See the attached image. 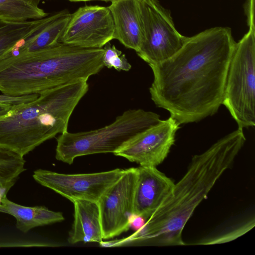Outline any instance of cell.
Returning <instances> with one entry per match:
<instances>
[{"mask_svg":"<svg viewBox=\"0 0 255 255\" xmlns=\"http://www.w3.org/2000/svg\"><path fill=\"white\" fill-rule=\"evenodd\" d=\"M231 29L214 27L187 37L169 59L149 65L155 105L180 125L198 122L222 105L228 69L236 44Z\"/></svg>","mask_w":255,"mask_h":255,"instance_id":"6da1fadb","label":"cell"},{"mask_svg":"<svg viewBox=\"0 0 255 255\" xmlns=\"http://www.w3.org/2000/svg\"><path fill=\"white\" fill-rule=\"evenodd\" d=\"M245 141L243 128H238L204 152L193 156L171 194L140 229L117 240L118 246L185 245L182 234L186 223L223 174L231 167Z\"/></svg>","mask_w":255,"mask_h":255,"instance_id":"7a4b0ae2","label":"cell"},{"mask_svg":"<svg viewBox=\"0 0 255 255\" xmlns=\"http://www.w3.org/2000/svg\"><path fill=\"white\" fill-rule=\"evenodd\" d=\"M103 48H87L58 42L0 62V92L19 96L81 80L87 81L104 67Z\"/></svg>","mask_w":255,"mask_h":255,"instance_id":"3957f363","label":"cell"},{"mask_svg":"<svg viewBox=\"0 0 255 255\" xmlns=\"http://www.w3.org/2000/svg\"><path fill=\"white\" fill-rule=\"evenodd\" d=\"M89 90L81 80L45 90L35 100L14 106L0 118V148L22 157L67 131L75 108Z\"/></svg>","mask_w":255,"mask_h":255,"instance_id":"277c9868","label":"cell"},{"mask_svg":"<svg viewBox=\"0 0 255 255\" xmlns=\"http://www.w3.org/2000/svg\"><path fill=\"white\" fill-rule=\"evenodd\" d=\"M161 120L152 112L129 109L118 116L111 124L86 131L61 133L57 138L55 157L72 164L79 156L98 153H114L138 133Z\"/></svg>","mask_w":255,"mask_h":255,"instance_id":"5b68a950","label":"cell"},{"mask_svg":"<svg viewBox=\"0 0 255 255\" xmlns=\"http://www.w3.org/2000/svg\"><path fill=\"white\" fill-rule=\"evenodd\" d=\"M246 13L249 30L236 42L222 102L242 128L255 126V10Z\"/></svg>","mask_w":255,"mask_h":255,"instance_id":"8992f818","label":"cell"},{"mask_svg":"<svg viewBox=\"0 0 255 255\" xmlns=\"http://www.w3.org/2000/svg\"><path fill=\"white\" fill-rule=\"evenodd\" d=\"M143 38L137 55L149 65L161 63L182 47L187 36L176 29L170 12L158 0H140Z\"/></svg>","mask_w":255,"mask_h":255,"instance_id":"52a82bcc","label":"cell"},{"mask_svg":"<svg viewBox=\"0 0 255 255\" xmlns=\"http://www.w3.org/2000/svg\"><path fill=\"white\" fill-rule=\"evenodd\" d=\"M125 169L91 173L63 174L37 169L33 174L34 180L72 202L77 200L98 202L103 193L123 174Z\"/></svg>","mask_w":255,"mask_h":255,"instance_id":"ba28073f","label":"cell"},{"mask_svg":"<svg viewBox=\"0 0 255 255\" xmlns=\"http://www.w3.org/2000/svg\"><path fill=\"white\" fill-rule=\"evenodd\" d=\"M136 176V168L125 169L98 201L103 239H112L130 228Z\"/></svg>","mask_w":255,"mask_h":255,"instance_id":"9c48e42d","label":"cell"},{"mask_svg":"<svg viewBox=\"0 0 255 255\" xmlns=\"http://www.w3.org/2000/svg\"><path fill=\"white\" fill-rule=\"evenodd\" d=\"M180 126L170 117L160 120L132 137L114 154L140 166L156 167L167 157Z\"/></svg>","mask_w":255,"mask_h":255,"instance_id":"30bf717a","label":"cell"},{"mask_svg":"<svg viewBox=\"0 0 255 255\" xmlns=\"http://www.w3.org/2000/svg\"><path fill=\"white\" fill-rule=\"evenodd\" d=\"M114 25L108 7L87 5L71 13L59 42L87 48H101L114 39Z\"/></svg>","mask_w":255,"mask_h":255,"instance_id":"8fae6325","label":"cell"},{"mask_svg":"<svg viewBox=\"0 0 255 255\" xmlns=\"http://www.w3.org/2000/svg\"><path fill=\"white\" fill-rule=\"evenodd\" d=\"M136 169L133 214L146 221L171 194L175 183L156 167Z\"/></svg>","mask_w":255,"mask_h":255,"instance_id":"7c38bea8","label":"cell"},{"mask_svg":"<svg viewBox=\"0 0 255 255\" xmlns=\"http://www.w3.org/2000/svg\"><path fill=\"white\" fill-rule=\"evenodd\" d=\"M140 1L114 0L108 6L114 22V39L136 52L139 49L143 38Z\"/></svg>","mask_w":255,"mask_h":255,"instance_id":"4fadbf2b","label":"cell"},{"mask_svg":"<svg viewBox=\"0 0 255 255\" xmlns=\"http://www.w3.org/2000/svg\"><path fill=\"white\" fill-rule=\"evenodd\" d=\"M73 203L74 222L69 233L68 242L72 244L101 242L103 232L98 202L77 200Z\"/></svg>","mask_w":255,"mask_h":255,"instance_id":"5bb4252c","label":"cell"},{"mask_svg":"<svg viewBox=\"0 0 255 255\" xmlns=\"http://www.w3.org/2000/svg\"><path fill=\"white\" fill-rule=\"evenodd\" d=\"M0 212L9 214L16 220V227L23 233L32 229L64 220L62 213L44 206L27 207L11 201L4 196L0 203Z\"/></svg>","mask_w":255,"mask_h":255,"instance_id":"9a60e30c","label":"cell"},{"mask_svg":"<svg viewBox=\"0 0 255 255\" xmlns=\"http://www.w3.org/2000/svg\"><path fill=\"white\" fill-rule=\"evenodd\" d=\"M71 13L67 9L59 11L56 16L21 41L7 55L34 52L59 42L69 21Z\"/></svg>","mask_w":255,"mask_h":255,"instance_id":"2e32d148","label":"cell"},{"mask_svg":"<svg viewBox=\"0 0 255 255\" xmlns=\"http://www.w3.org/2000/svg\"><path fill=\"white\" fill-rule=\"evenodd\" d=\"M56 16V13L42 19L23 22L0 19V62L21 41Z\"/></svg>","mask_w":255,"mask_h":255,"instance_id":"e0dca14e","label":"cell"},{"mask_svg":"<svg viewBox=\"0 0 255 255\" xmlns=\"http://www.w3.org/2000/svg\"><path fill=\"white\" fill-rule=\"evenodd\" d=\"M40 0H0V19L23 22L40 19L48 15L38 6Z\"/></svg>","mask_w":255,"mask_h":255,"instance_id":"ac0fdd59","label":"cell"},{"mask_svg":"<svg viewBox=\"0 0 255 255\" xmlns=\"http://www.w3.org/2000/svg\"><path fill=\"white\" fill-rule=\"evenodd\" d=\"M25 163L23 157L0 148V203L26 170Z\"/></svg>","mask_w":255,"mask_h":255,"instance_id":"d6986e66","label":"cell"},{"mask_svg":"<svg viewBox=\"0 0 255 255\" xmlns=\"http://www.w3.org/2000/svg\"><path fill=\"white\" fill-rule=\"evenodd\" d=\"M104 53L103 56V62L104 66L108 68H114L120 71H128L131 68L126 55L118 49L115 45H111L110 42L107 43L103 48Z\"/></svg>","mask_w":255,"mask_h":255,"instance_id":"ffe728a7","label":"cell"},{"mask_svg":"<svg viewBox=\"0 0 255 255\" xmlns=\"http://www.w3.org/2000/svg\"><path fill=\"white\" fill-rule=\"evenodd\" d=\"M255 226V219L250 220L232 229L229 232L224 233L220 236H215L208 239L202 240L194 245H213L226 243L232 241L244 235Z\"/></svg>","mask_w":255,"mask_h":255,"instance_id":"44dd1931","label":"cell"},{"mask_svg":"<svg viewBox=\"0 0 255 255\" xmlns=\"http://www.w3.org/2000/svg\"><path fill=\"white\" fill-rule=\"evenodd\" d=\"M39 94H32L19 96H12L3 94H0V104L16 106L32 101L37 99Z\"/></svg>","mask_w":255,"mask_h":255,"instance_id":"7402d4cb","label":"cell"},{"mask_svg":"<svg viewBox=\"0 0 255 255\" xmlns=\"http://www.w3.org/2000/svg\"><path fill=\"white\" fill-rule=\"evenodd\" d=\"M145 220L141 216L132 214L130 219V228L135 231L140 229L144 224Z\"/></svg>","mask_w":255,"mask_h":255,"instance_id":"603a6c76","label":"cell"},{"mask_svg":"<svg viewBox=\"0 0 255 255\" xmlns=\"http://www.w3.org/2000/svg\"><path fill=\"white\" fill-rule=\"evenodd\" d=\"M15 106L0 104V118L9 113Z\"/></svg>","mask_w":255,"mask_h":255,"instance_id":"cb8c5ba5","label":"cell"},{"mask_svg":"<svg viewBox=\"0 0 255 255\" xmlns=\"http://www.w3.org/2000/svg\"><path fill=\"white\" fill-rule=\"evenodd\" d=\"M71 1H93V0H100V1H112L114 0H68Z\"/></svg>","mask_w":255,"mask_h":255,"instance_id":"d4e9b609","label":"cell"}]
</instances>
